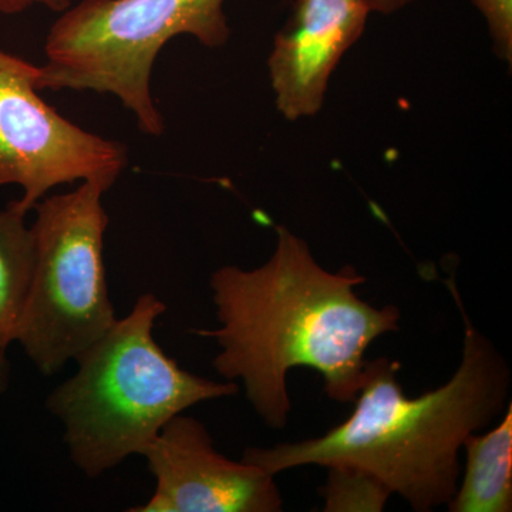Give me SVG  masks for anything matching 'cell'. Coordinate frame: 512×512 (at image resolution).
Wrapping results in <instances>:
<instances>
[{"instance_id": "1", "label": "cell", "mask_w": 512, "mask_h": 512, "mask_svg": "<svg viewBox=\"0 0 512 512\" xmlns=\"http://www.w3.org/2000/svg\"><path fill=\"white\" fill-rule=\"evenodd\" d=\"M271 258L254 269L225 265L210 279L217 329L195 330L220 346L214 365L227 382H242L255 413L274 430L291 414L288 375L316 370L333 402L355 403L366 350L399 330L394 305L376 308L355 292L366 278L353 266L323 268L308 242L276 227Z\"/></svg>"}, {"instance_id": "2", "label": "cell", "mask_w": 512, "mask_h": 512, "mask_svg": "<svg viewBox=\"0 0 512 512\" xmlns=\"http://www.w3.org/2000/svg\"><path fill=\"white\" fill-rule=\"evenodd\" d=\"M464 323L463 355L443 386L410 399L387 357L367 360L352 414L323 436L248 447L242 460L272 476L303 466H346L377 478L417 512L444 507L461 478L460 450L511 402V370L474 325L454 278L446 281Z\"/></svg>"}, {"instance_id": "3", "label": "cell", "mask_w": 512, "mask_h": 512, "mask_svg": "<svg viewBox=\"0 0 512 512\" xmlns=\"http://www.w3.org/2000/svg\"><path fill=\"white\" fill-rule=\"evenodd\" d=\"M165 303L144 293L124 318L76 357L77 370L56 387L46 409L84 476L141 456L177 414L207 400L235 396L238 383L215 382L178 366L154 339Z\"/></svg>"}, {"instance_id": "4", "label": "cell", "mask_w": 512, "mask_h": 512, "mask_svg": "<svg viewBox=\"0 0 512 512\" xmlns=\"http://www.w3.org/2000/svg\"><path fill=\"white\" fill-rule=\"evenodd\" d=\"M225 0H82L63 10L47 33L39 90L111 94L147 136L164 133L151 93L158 53L190 35L208 49L227 45Z\"/></svg>"}, {"instance_id": "5", "label": "cell", "mask_w": 512, "mask_h": 512, "mask_svg": "<svg viewBox=\"0 0 512 512\" xmlns=\"http://www.w3.org/2000/svg\"><path fill=\"white\" fill-rule=\"evenodd\" d=\"M107 191L84 181L33 208L35 269L15 343L42 375L59 373L117 320L103 254Z\"/></svg>"}, {"instance_id": "6", "label": "cell", "mask_w": 512, "mask_h": 512, "mask_svg": "<svg viewBox=\"0 0 512 512\" xmlns=\"http://www.w3.org/2000/svg\"><path fill=\"white\" fill-rule=\"evenodd\" d=\"M40 66L0 47V188L16 185L29 212L63 184L110 190L128 165L127 148L64 119L40 97Z\"/></svg>"}, {"instance_id": "7", "label": "cell", "mask_w": 512, "mask_h": 512, "mask_svg": "<svg viewBox=\"0 0 512 512\" xmlns=\"http://www.w3.org/2000/svg\"><path fill=\"white\" fill-rule=\"evenodd\" d=\"M156 491L131 512H279L275 476L217 451L201 421L177 414L144 448Z\"/></svg>"}, {"instance_id": "8", "label": "cell", "mask_w": 512, "mask_h": 512, "mask_svg": "<svg viewBox=\"0 0 512 512\" xmlns=\"http://www.w3.org/2000/svg\"><path fill=\"white\" fill-rule=\"evenodd\" d=\"M365 0H296L268 57L276 109L288 121L322 110L332 73L362 37L370 16Z\"/></svg>"}, {"instance_id": "9", "label": "cell", "mask_w": 512, "mask_h": 512, "mask_svg": "<svg viewBox=\"0 0 512 512\" xmlns=\"http://www.w3.org/2000/svg\"><path fill=\"white\" fill-rule=\"evenodd\" d=\"M466 471L450 512L512 511V402L503 419L484 434H470L463 444Z\"/></svg>"}, {"instance_id": "10", "label": "cell", "mask_w": 512, "mask_h": 512, "mask_svg": "<svg viewBox=\"0 0 512 512\" xmlns=\"http://www.w3.org/2000/svg\"><path fill=\"white\" fill-rule=\"evenodd\" d=\"M26 217L16 201L0 210V394L9 386L8 350L16 342L35 269V238Z\"/></svg>"}, {"instance_id": "11", "label": "cell", "mask_w": 512, "mask_h": 512, "mask_svg": "<svg viewBox=\"0 0 512 512\" xmlns=\"http://www.w3.org/2000/svg\"><path fill=\"white\" fill-rule=\"evenodd\" d=\"M328 481L320 488L325 511L380 512L392 493L377 478L346 466L328 467Z\"/></svg>"}, {"instance_id": "12", "label": "cell", "mask_w": 512, "mask_h": 512, "mask_svg": "<svg viewBox=\"0 0 512 512\" xmlns=\"http://www.w3.org/2000/svg\"><path fill=\"white\" fill-rule=\"evenodd\" d=\"M488 26L498 59L512 64V0H471Z\"/></svg>"}, {"instance_id": "13", "label": "cell", "mask_w": 512, "mask_h": 512, "mask_svg": "<svg viewBox=\"0 0 512 512\" xmlns=\"http://www.w3.org/2000/svg\"><path fill=\"white\" fill-rule=\"evenodd\" d=\"M70 5V0H0V16L20 15L33 6H43L53 12L62 13Z\"/></svg>"}, {"instance_id": "14", "label": "cell", "mask_w": 512, "mask_h": 512, "mask_svg": "<svg viewBox=\"0 0 512 512\" xmlns=\"http://www.w3.org/2000/svg\"><path fill=\"white\" fill-rule=\"evenodd\" d=\"M365 2L372 13L393 15V13L412 5L414 0H365Z\"/></svg>"}]
</instances>
